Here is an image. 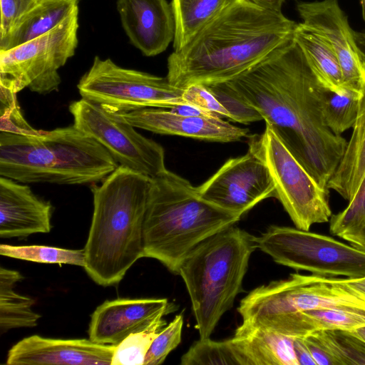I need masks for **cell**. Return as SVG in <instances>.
I'll return each mask as SVG.
<instances>
[{"label": "cell", "mask_w": 365, "mask_h": 365, "mask_svg": "<svg viewBox=\"0 0 365 365\" xmlns=\"http://www.w3.org/2000/svg\"><path fill=\"white\" fill-rule=\"evenodd\" d=\"M118 165L74 125L25 133L0 131V175L21 183L93 184Z\"/></svg>", "instance_id": "cell-4"}, {"label": "cell", "mask_w": 365, "mask_h": 365, "mask_svg": "<svg viewBox=\"0 0 365 365\" xmlns=\"http://www.w3.org/2000/svg\"><path fill=\"white\" fill-rule=\"evenodd\" d=\"M69 111L74 126L104 147L120 165L150 178L167 169L163 148L115 113L83 98L73 101Z\"/></svg>", "instance_id": "cell-12"}, {"label": "cell", "mask_w": 365, "mask_h": 365, "mask_svg": "<svg viewBox=\"0 0 365 365\" xmlns=\"http://www.w3.org/2000/svg\"><path fill=\"white\" fill-rule=\"evenodd\" d=\"M330 232L365 251V176L347 206L329 220Z\"/></svg>", "instance_id": "cell-28"}, {"label": "cell", "mask_w": 365, "mask_h": 365, "mask_svg": "<svg viewBox=\"0 0 365 365\" xmlns=\"http://www.w3.org/2000/svg\"><path fill=\"white\" fill-rule=\"evenodd\" d=\"M181 365H242L241 357L232 338L214 341L208 338L194 342L182 356Z\"/></svg>", "instance_id": "cell-30"}, {"label": "cell", "mask_w": 365, "mask_h": 365, "mask_svg": "<svg viewBox=\"0 0 365 365\" xmlns=\"http://www.w3.org/2000/svg\"><path fill=\"white\" fill-rule=\"evenodd\" d=\"M350 331L365 342V327H359Z\"/></svg>", "instance_id": "cell-41"}, {"label": "cell", "mask_w": 365, "mask_h": 365, "mask_svg": "<svg viewBox=\"0 0 365 365\" xmlns=\"http://www.w3.org/2000/svg\"><path fill=\"white\" fill-rule=\"evenodd\" d=\"M151 178L123 165L93 185V213L84 247L88 276L98 284H118L143 256V228Z\"/></svg>", "instance_id": "cell-3"}, {"label": "cell", "mask_w": 365, "mask_h": 365, "mask_svg": "<svg viewBox=\"0 0 365 365\" xmlns=\"http://www.w3.org/2000/svg\"><path fill=\"white\" fill-rule=\"evenodd\" d=\"M23 279L15 270L0 268V333L9 329L36 326L41 315L31 307L35 301L21 295L13 289L15 284Z\"/></svg>", "instance_id": "cell-26"}, {"label": "cell", "mask_w": 365, "mask_h": 365, "mask_svg": "<svg viewBox=\"0 0 365 365\" xmlns=\"http://www.w3.org/2000/svg\"><path fill=\"white\" fill-rule=\"evenodd\" d=\"M115 345L90 339H54L33 335L9 351L8 365H110Z\"/></svg>", "instance_id": "cell-16"}, {"label": "cell", "mask_w": 365, "mask_h": 365, "mask_svg": "<svg viewBox=\"0 0 365 365\" xmlns=\"http://www.w3.org/2000/svg\"><path fill=\"white\" fill-rule=\"evenodd\" d=\"M166 325L163 317L150 329L129 335L115 345L110 365H144L154 339Z\"/></svg>", "instance_id": "cell-32"}, {"label": "cell", "mask_w": 365, "mask_h": 365, "mask_svg": "<svg viewBox=\"0 0 365 365\" xmlns=\"http://www.w3.org/2000/svg\"><path fill=\"white\" fill-rule=\"evenodd\" d=\"M364 81L353 132L344 155L327 183L348 202L356 193L365 176V58Z\"/></svg>", "instance_id": "cell-22"}, {"label": "cell", "mask_w": 365, "mask_h": 365, "mask_svg": "<svg viewBox=\"0 0 365 365\" xmlns=\"http://www.w3.org/2000/svg\"><path fill=\"white\" fill-rule=\"evenodd\" d=\"M357 284L365 289V277L356 278Z\"/></svg>", "instance_id": "cell-43"}, {"label": "cell", "mask_w": 365, "mask_h": 365, "mask_svg": "<svg viewBox=\"0 0 365 365\" xmlns=\"http://www.w3.org/2000/svg\"><path fill=\"white\" fill-rule=\"evenodd\" d=\"M173 309L167 299H117L99 305L91 317L89 339L117 345L129 335L150 329Z\"/></svg>", "instance_id": "cell-15"}, {"label": "cell", "mask_w": 365, "mask_h": 365, "mask_svg": "<svg viewBox=\"0 0 365 365\" xmlns=\"http://www.w3.org/2000/svg\"><path fill=\"white\" fill-rule=\"evenodd\" d=\"M297 10L302 24L322 36L334 50L342 73V88L361 92L365 54L338 0L300 1Z\"/></svg>", "instance_id": "cell-14"}, {"label": "cell", "mask_w": 365, "mask_h": 365, "mask_svg": "<svg viewBox=\"0 0 365 365\" xmlns=\"http://www.w3.org/2000/svg\"><path fill=\"white\" fill-rule=\"evenodd\" d=\"M226 82L260 114L316 182L328 189L347 140L325 125L324 86L294 40Z\"/></svg>", "instance_id": "cell-1"}, {"label": "cell", "mask_w": 365, "mask_h": 365, "mask_svg": "<svg viewBox=\"0 0 365 365\" xmlns=\"http://www.w3.org/2000/svg\"><path fill=\"white\" fill-rule=\"evenodd\" d=\"M257 246L277 264L312 274L365 277V251L331 237L286 226H270Z\"/></svg>", "instance_id": "cell-11"}, {"label": "cell", "mask_w": 365, "mask_h": 365, "mask_svg": "<svg viewBox=\"0 0 365 365\" xmlns=\"http://www.w3.org/2000/svg\"><path fill=\"white\" fill-rule=\"evenodd\" d=\"M251 326L292 338H304L317 331H352L365 327V312L339 309H310L274 317Z\"/></svg>", "instance_id": "cell-20"}, {"label": "cell", "mask_w": 365, "mask_h": 365, "mask_svg": "<svg viewBox=\"0 0 365 365\" xmlns=\"http://www.w3.org/2000/svg\"><path fill=\"white\" fill-rule=\"evenodd\" d=\"M207 86L227 111L228 119L244 124L262 120L255 109L239 99L227 82Z\"/></svg>", "instance_id": "cell-34"}, {"label": "cell", "mask_w": 365, "mask_h": 365, "mask_svg": "<svg viewBox=\"0 0 365 365\" xmlns=\"http://www.w3.org/2000/svg\"><path fill=\"white\" fill-rule=\"evenodd\" d=\"M1 255L30 262L48 264H67L84 267V250H67L43 245L14 246L1 244Z\"/></svg>", "instance_id": "cell-31"}, {"label": "cell", "mask_w": 365, "mask_h": 365, "mask_svg": "<svg viewBox=\"0 0 365 365\" xmlns=\"http://www.w3.org/2000/svg\"><path fill=\"white\" fill-rule=\"evenodd\" d=\"M0 41L4 39L18 19L36 4L34 0H0Z\"/></svg>", "instance_id": "cell-36"}, {"label": "cell", "mask_w": 365, "mask_h": 365, "mask_svg": "<svg viewBox=\"0 0 365 365\" xmlns=\"http://www.w3.org/2000/svg\"><path fill=\"white\" fill-rule=\"evenodd\" d=\"M77 88L81 98L115 113L146 108L170 109L186 104L184 88L171 84L166 76L123 68L110 58L98 56Z\"/></svg>", "instance_id": "cell-10"}, {"label": "cell", "mask_w": 365, "mask_h": 365, "mask_svg": "<svg viewBox=\"0 0 365 365\" xmlns=\"http://www.w3.org/2000/svg\"><path fill=\"white\" fill-rule=\"evenodd\" d=\"M78 14L79 9L36 38L0 50V85L15 93L26 88L41 95L57 91L58 70L78 46Z\"/></svg>", "instance_id": "cell-9"}, {"label": "cell", "mask_w": 365, "mask_h": 365, "mask_svg": "<svg viewBox=\"0 0 365 365\" xmlns=\"http://www.w3.org/2000/svg\"><path fill=\"white\" fill-rule=\"evenodd\" d=\"M173 112L184 115H191V116H217L220 117L215 113L204 110L200 107H197L191 104H182L178 105L175 107L170 108ZM221 118V117H220Z\"/></svg>", "instance_id": "cell-39"}, {"label": "cell", "mask_w": 365, "mask_h": 365, "mask_svg": "<svg viewBox=\"0 0 365 365\" xmlns=\"http://www.w3.org/2000/svg\"><path fill=\"white\" fill-rule=\"evenodd\" d=\"M293 40L303 52L321 84L332 91L341 92L344 89L341 69L331 46L302 22L297 24Z\"/></svg>", "instance_id": "cell-24"}, {"label": "cell", "mask_w": 365, "mask_h": 365, "mask_svg": "<svg viewBox=\"0 0 365 365\" xmlns=\"http://www.w3.org/2000/svg\"><path fill=\"white\" fill-rule=\"evenodd\" d=\"M78 4L79 0H49L36 4L0 41V50L14 48L49 31L78 10Z\"/></svg>", "instance_id": "cell-23"}, {"label": "cell", "mask_w": 365, "mask_h": 365, "mask_svg": "<svg viewBox=\"0 0 365 365\" xmlns=\"http://www.w3.org/2000/svg\"><path fill=\"white\" fill-rule=\"evenodd\" d=\"M248 150L267 166L282 205L295 227L309 230L332 215L329 190L322 187L294 157L272 128L249 136Z\"/></svg>", "instance_id": "cell-8"}, {"label": "cell", "mask_w": 365, "mask_h": 365, "mask_svg": "<svg viewBox=\"0 0 365 365\" xmlns=\"http://www.w3.org/2000/svg\"><path fill=\"white\" fill-rule=\"evenodd\" d=\"M356 38L358 43L365 46V32L355 33Z\"/></svg>", "instance_id": "cell-42"}, {"label": "cell", "mask_w": 365, "mask_h": 365, "mask_svg": "<svg viewBox=\"0 0 365 365\" xmlns=\"http://www.w3.org/2000/svg\"><path fill=\"white\" fill-rule=\"evenodd\" d=\"M361 9H362V16H363L364 21H365V0H361Z\"/></svg>", "instance_id": "cell-44"}, {"label": "cell", "mask_w": 365, "mask_h": 365, "mask_svg": "<svg viewBox=\"0 0 365 365\" xmlns=\"http://www.w3.org/2000/svg\"><path fill=\"white\" fill-rule=\"evenodd\" d=\"M241 217L205 200L197 187L166 169L151 178L143 228V256L178 274L192 250Z\"/></svg>", "instance_id": "cell-5"}, {"label": "cell", "mask_w": 365, "mask_h": 365, "mask_svg": "<svg viewBox=\"0 0 365 365\" xmlns=\"http://www.w3.org/2000/svg\"><path fill=\"white\" fill-rule=\"evenodd\" d=\"M297 23L282 13L235 0L168 58L175 86L230 81L293 40Z\"/></svg>", "instance_id": "cell-2"}, {"label": "cell", "mask_w": 365, "mask_h": 365, "mask_svg": "<svg viewBox=\"0 0 365 365\" xmlns=\"http://www.w3.org/2000/svg\"><path fill=\"white\" fill-rule=\"evenodd\" d=\"M197 189L205 200L241 217L263 200L275 195L267 166L250 150L227 160Z\"/></svg>", "instance_id": "cell-13"}, {"label": "cell", "mask_w": 365, "mask_h": 365, "mask_svg": "<svg viewBox=\"0 0 365 365\" xmlns=\"http://www.w3.org/2000/svg\"><path fill=\"white\" fill-rule=\"evenodd\" d=\"M46 1H49V0H34L35 4H38V3H41V2Z\"/></svg>", "instance_id": "cell-45"}, {"label": "cell", "mask_w": 365, "mask_h": 365, "mask_svg": "<svg viewBox=\"0 0 365 365\" xmlns=\"http://www.w3.org/2000/svg\"><path fill=\"white\" fill-rule=\"evenodd\" d=\"M115 114L135 128L200 140L235 142L249 133L248 129L235 126L220 117L184 115L166 108H146Z\"/></svg>", "instance_id": "cell-17"}, {"label": "cell", "mask_w": 365, "mask_h": 365, "mask_svg": "<svg viewBox=\"0 0 365 365\" xmlns=\"http://www.w3.org/2000/svg\"><path fill=\"white\" fill-rule=\"evenodd\" d=\"M116 7L130 43L145 56H157L173 42L175 18L167 0H117Z\"/></svg>", "instance_id": "cell-18"}, {"label": "cell", "mask_w": 365, "mask_h": 365, "mask_svg": "<svg viewBox=\"0 0 365 365\" xmlns=\"http://www.w3.org/2000/svg\"><path fill=\"white\" fill-rule=\"evenodd\" d=\"M182 313L175 317L154 339L145 356L144 365H159L181 341L183 326Z\"/></svg>", "instance_id": "cell-33"}, {"label": "cell", "mask_w": 365, "mask_h": 365, "mask_svg": "<svg viewBox=\"0 0 365 365\" xmlns=\"http://www.w3.org/2000/svg\"><path fill=\"white\" fill-rule=\"evenodd\" d=\"M244 306L253 322L319 309L365 312V289L356 278L294 273L254 289L245 297Z\"/></svg>", "instance_id": "cell-7"}, {"label": "cell", "mask_w": 365, "mask_h": 365, "mask_svg": "<svg viewBox=\"0 0 365 365\" xmlns=\"http://www.w3.org/2000/svg\"><path fill=\"white\" fill-rule=\"evenodd\" d=\"M293 344L299 365H316L303 338H293Z\"/></svg>", "instance_id": "cell-38"}, {"label": "cell", "mask_w": 365, "mask_h": 365, "mask_svg": "<svg viewBox=\"0 0 365 365\" xmlns=\"http://www.w3.org/2000/svg\"><path fill=\"white\" fill-rule=\"evenodd\" d=\"M232 339L242 365H299L292 337L242 323Z\"/></svg>", "instance_id": "cell-21"}, {"label": "cell", "mask_w": 365, "mask_h": 365, "mask_svg": "<svg viewBox=\"0 0 365 365\" xmlns=\"http://www.w3.org/2000/svg\"><path fill=\"white\" fill-rule=\"evenodd\" d=\"M252 4L269 11L282 13V8L286 0H247Z\"/></svg>", "instance_id": "cell-40"}, {"label": "cell", "mask_w": 365, "mask_h": 365, "mask_svg": "<svg viewBox=\"0 0 365 365\" xmlns=\"http://www.w3.org/2000/svg\"><path fill=\"white\" fill-rule=\"evenodd\" d=\"M303 339L316 365H338L336 359L309 335Z\"/></svg>", "instance_id": "cell-37"}, {"label": "cell", "mask_w": 365, "mask_h": 365, "mask_svg": "<svg viewBox=\"0 0 365 365\" xmlns=\"http://www.w3.org/2000/svg\"><path fill=\"white\" fill-rule=\"evenodd\" d=\"M309 336L336 359L338 365H365V342L350 331L322 330Z\"/></svg>", "instance_id": "cell-29"}, {"label": "cell", "mask_w": 365, "mask_h": 365, "mask_svg": "<svg viewBox=\"0 0 365 365\" xmlns=\"http://www.w3.org/2000/svg\"><path fill=\"white\" fill-rule=\"evenodd\" d=\"M182 98L185 103L196 106L221 118H228L227 111L207 86L190 85L184 88Z\"/></svg>", "instance_id": "cell-35"}, {"label": "cell", "mask_w": 365, "mask_h": 365, "mask_svg": "<svg viewBox=\"0 0 365 365\" xmlns=\"http://www.w3.org/2000/svg\"><path fill=\"white\" fill-rule=\"evenodd\" d=\"M235 0H171L175 34L174 51L185 46L209 22Z\"/></svg>", "instance_id": "cell-25"}, {"label": "cell", "mask_w": 365, "mask_h": 365, "mask_svg": "<svg viewBox=\"0 0 365 365\" xmlns=\"http://www.w3.org/2000/svg\"><path fill=\"white\" fill-rule=\"evenodd\" d=\"M361 92L345 89L336 93L322 88V113L325 125L334 134L341 135L353 128L359 109Z\"/></svg>", "instance_id": "cell-27"}, {"label": "cell", "mask_w": 365, "mask_h": 365, "mask_svg": "<svg viewBox=\"0 0 365 365\" xmlns=\"http://www.w3.org/2000/svg\"><path fill=\"white\" fill-rule=\"evenodd\" d=\"M256 249L257 237L232 225L201 242L182 260L178 274L189 294L200 338L210 337L232 308Z\"/></svg>", "instance_id": "cell-6"}, {"label": "cell", "mask_w": 365, "mask_h": 365, "mask_svg": "<svg viewBox=\"0 0 365 365\" xmlns=\"http://www.w3.org/2000/svg\"><path fill=\"white\" fill-rule=\"evenodd\" d=\"M0 178V237H24L51 229L52 205L38 198L30 187Z\"/></svg>", "instance_id": "cell-19"}]
</instances>
